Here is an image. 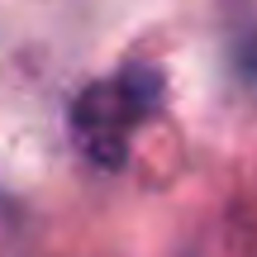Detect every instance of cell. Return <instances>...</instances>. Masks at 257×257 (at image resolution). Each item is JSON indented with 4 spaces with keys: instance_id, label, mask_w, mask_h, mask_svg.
<instances>
[{
    "instance_id": "6da1fadb",
    "label": "cell",
    "mask_w": 257,
    "mask_h": 257,
    "mask_svg": "<svg viewBox=\"0 0 257 257\" xmlns=\"http://www.w3.org/2000/svg\"><path fill=\"white\" fill-rule=\"evenodd\" d=\"M162 72L148 62H128L105 81H91L72 105V134L76 148L91 157L95 167L114 172L128 157V138L143 119L162 110Z\"/></svg>"
}]
</instances>
